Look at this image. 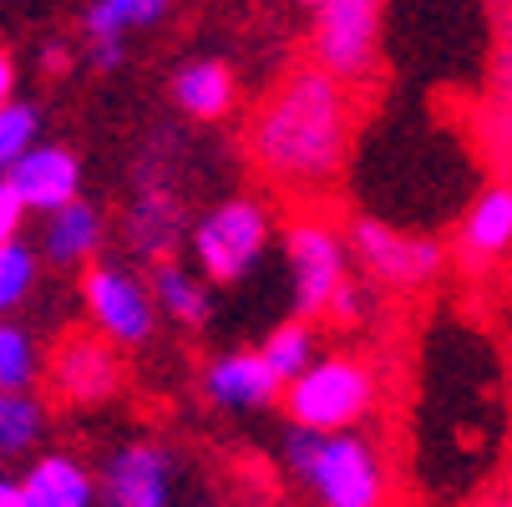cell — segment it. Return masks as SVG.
<instances>
[{
    "label": "cell",
    "mask_w": 512,
    "mask_h": 507,
    "mask_svg": "<svg viewBox=\"0 0 512 507\" xmlns=\"http://www.w3.org/2000/svg\"><path fill=\"white\" fill-rule=\"evenodd\" d=\"M350 132V82L330 77L325 66H300L259 102L249 122V163L289 198H320L345 173Z\"/></svg>",
    "instance_id": "cell-1"
},
{
    "label": "cell",
    "mask_w": 512,
    "mask_h": 507,
    "mask_svg": "<svg viewBox=\"0 0 512 507\" xmlns=\"http://www.w3.org/2000/svg\"><path fill=\"white\" fill-rule=\"evenodd\" d=\"M279 462L289 482H300L325 507H381L391 497L386 462L360 426L315 431V426L289 421L284 442H279Z\"/></svg>",
    "instance_id": "cell-2"
},
{
    "label": "cell",
    "mask_w": 512,
    "mask_h": 507,
    "mask_svg": "<svg viewBox=\"0 0 512 507\" xmlns=\"http://www.w3.org/2000/svg\"><path fill=\"white\" fill-rule=\"evenodd\" d=\"M381 401V376L371 360L330 350L315 355L300 376H289L279 386V406L289 411V421L315 426V431H340V426H360L371 421Z\"/></svg>",
    "instance_id": "cell-3"
},
{
    "label": "cell",
    "mask_w": 512,
    "mask_h": 507,
    "mask_svg": "<svg viewBox=\"0 0 512 507\" xmlns=\"http://www.w3.org/2000/svg\"><path fill=\"white\" fill-rule=\"evenodd\" d=\"M269 244H274V213H269V203H259L249 193L213 203L203 219L188 229L193 264L213 284L249 279L259 269V259L269 254Z\"/></svg>",
    "instance_id": "cell-4"
},
{
    "label": "cell",
    "mask_w": 512,
    "mask_h": 507,
    "mask_svg": "<svg viewBox=\"0 0 512 507\" xmlns=\"http://www.w3.org/2000/svg\"><path fill=\"white\" fill-rule=\"evenodd\" d=\"M284 264H289L295 315L320 320L330 295L350 279V239L325 213H300V219L284 224Z\"/></svg>",
    "instance_id": "cell-5"
},
{
    "label": "cell",
    "mask_w": 512,
    "mask_h": 507,
    "mask_svg": "<svg viewBox=\"0 0 512 507\" xmlns=\"http://www.w3.org/2000/svg\"><path fill=\"white\" fill-rule=\"evenodd\" d=\"M345 239H350V259L365 269V279L381 289H396V295H421L447 269V249L436 239L406 234L386 219H355Z\"/></svg>",
    "instance_id": "cell-6"
},
{
    "label": "cell",
    "mask_w": 512,
    "mask_h": 507,
    "mask_svg": "<svg viewBox=\"0 0 512 507\" xmlns=\"http://www.w3.org/2000/svg\"><path fill=\"white\" fill-rule=\"evenodd\" d=\"M310 56L340 82H371L381 61V16L386 0H310Z\"/></svg>",
    "instance_id": "cell-7"
},
{
    "label": "cell",
    "mask_w": 512,
    "mask_h": 507,
    "mask_svg": "<svg viewBox=\"0 0 512 507\" xmlns=\"http://www.w3.org/2000/svg\"><path fill=\"white\" fill-rule=\"evenodd\" d=\"M82 310L97 335H107L117 350H137L158 335V305L142 274L127 264H107L102 254L82 264Z\"/></svg>",
    "instance_id": "cell-8"
},
{
    "label": "cell",
    "mask_w": 512,
    "mask_h": 507,
    "mask_svg": "<svg viewBox=\"0 0 512 507\" xmlns=\"http://www.w3.org/2000/svg\"><path fill=\"white\" fill-rule=\"evenodd\" d=\"M41 371H46L56 401H66V406H107L127 386L122 350L107 335H97V330L66 335L51 350V366H41Z\"/></svg>",
    "instance_id": "cell-9"
},
{
    "label": "cell",
    "mask_w": 512,
    "mask_h": 507,
    "mask_svg": "<svg viewBox=\"0 0 512 507\" xmlns=\"http://www.w3.org/2000/svg\"><path fill=\"white\" fill-rule=\"evenodd\" d=\"M97 497L112 507H168L178 497V457L158 442H127L102 462Z\"/></svg>",
    "instance_id": "cell-10"
},
{
    "label": "cell",
    "mask_w": 512,
    "mask_h": 507,
    "mask_svg": "<svg viewBox=\"0 0 512 507\" xmlns=\"http://www.w3.org/2000/svg\"><path fill=\"white\" fill-rule=\"evenodd\" d=\"M198 391L213 411H229V416H259V411L279 406V376L264 366L259 350L213 355L198 376Z\"/></svg>",
    "instance_id": "cell-11"
},
{
    "label": "cell",
    "mask_w": 512,
    "mask_h": 507,
    "mask_svg": "<svg viewBox=\"0 0 512 507\" xmlns=\"http://www.w3.org/2000/svg\"><path fill=\"white\" fill-rule=\"evenodd\" d=\"M122 239L137 259H168L178 254V244L188 239L183 224V203L173 193V183H153V178H137V193L122 208Z\"/></svg>",
    "instance_id": "cell-12"
},
{
    "label": "cell",
    "mask_w": 512,
    "mask_h": 507,
    "mask_svg": "<svg viewBox=\"0 0 512 507\" xmlns=\"http://www.w3.org/2000/svg\"><path fill=\"white\" fill-rule=\"evenodd\" d=\"M0 178L11 183V193L21 198L26 213H51L56 203L82 193V158L71 148H61V142H41L36 137Z\"/></svg>",
    "instance_id": "cell-13"
},
{
    "label": "cell",
    "mask_w": 512,
    "mask_h": 507,
    "mask_svg": "<svg viewBox=\"0 0 512 507\" xmlns=\"http://www.w3.org/2000/svg\"><path fill=\"white\" fill-rule=\"evenodd\" d=\"M46 219V229H41V244H36V254H41V264H51V269H82V264H92L102 249H107V234H112V224H107V213L92 203V198H66V203H56L51 213H41Z\"/></svg>",
    "instance_id": "cell-14"
},
{
    "label": "cell",
    "mask_w": 512,
    "mask_h": 507,
    "mask_svg": "<svg viewBox=\"0 0 512 507\" xmlns=\"http://www.w3.org/2000/svg\"><path fill=\"white\" fill-rule=\"evenodd\" d=\"M457 259L467 269H497L512 259V183H492L477 193L457 229Z\"/></svg>",
    "instance_id": "cell-15"
},
{
    "label": "cell",
    "mask_w": 512,
    "mask_h": 507,
    "mask_svg": "<svg viewBox=\"0 0 512 507\" xmlns=\"http://www.w3.org/2000/svg\"><path fill=\"white\" fill-rule=\"evenodd\" d=\"M168 97L183 117L193 122H224L234 107H239V77H234V66L229 61H218V56H193L173 71V82H168Z\"/></svg>",
    "instance_id": "cell-16"
},
{
    "label": "cell",
    "mask_w": 512,
    "mask_h": 507,
    "mask_svg": "<svg viewBox=\"0 0 512 507\" xmlns=\"http://www.w3.org/2000/svg\"><path fill=\"white\" fill-rule=\"evenodd\" d=\"M21 502L26 507H92L97 472L71 452H46L21 472Z\"/></svg>",
    "instance_id": "cell-17"
},
{
    "label": "cell",
    "mask_w": 512,
    "mask_h": 507,
    "mask_svg": "<svg viewBox=\"0 0 512 507\" xmlns=\"http://www.w3.org/2000/svg\"><path fill=\"white\" fill-rule=\"evenodd\" d=\"M148 289H153V305H158V320H173L183 330H203L213 320V295H208V279L188 264H178L173 254L168 259H153V274H148Z\"/></svg>",
    "instance_id": "cell-18"
},
{
    "label": "cell",
    "mask_w": 512,
    "mask_h": 507,
    "mask_svg": "<svg viewBox=\"0 0 512 507\" xmlns=\"http://www.w3.org/2000/svg\"><path fill=\"white\" fill-rule=\"evenodd\" d=\"M173 11V0H87L82 36H112L127 41L132 31H153Z\"/></svg>",
    "instance_id": "cell-19"
},
{
    "label": "cell",
    "mask_w": 512,
    "mask_h": 507,
    "mask_svg": "<svg viewBox=\"0 0 512 507\" xmlns=\"http://www.w3.org/2000/svg\"><path fill=\"white\" fill-rule=\"evenodd\" d=\"M46 437V401L31 391H0V457H26Z\"/></svg>",
    "instance_id": "cell-20"
},
{
    "label": "cell",
    "mask_w": 512,
    "mask_h": 507,
    "mask_svg": "<svg viewBox=\"0 0 512 507\" xmlns=\"http://www.w3.org/2000/svg\"><path fill=\"white\" fill-rule=\"evenodd\" d=\"M259 355H264V366L279 376V386L289 381V376H300L310 360L320 355V330H315V320H284V325H274L269 335H264V345H259Z\"/></svg>",
    "instance_id": "cell-21"
},
{
    "label": "cell",
    "mask_w": 512,
    "mask_h": 507,
    "mask_svg": "<svg viewBox=\"0 0 512 507\" xmlns=\"http://www.w3.org/2000/svg\"><path fill=\"white\" fill-rule=\"evenodd\" d=\"M41 284V254L21 234L0 244V315H16Z\"/></svg>",
    "instance_id": "cell-22"
},
{
    "label": "cell",
    "mask_w": 512,
    "mask_h": 507,
    "mask_svg": "<svg viewBox=\"0 0 512 507\" xmlns=\"http://www.w3.org/2000/svg\"><path fill=\"white\" fill-rule=\"evenodd\" d=\"M41 381V345L26 325L0 315V391H31Z\"/></svg>",
    "instance_id": "cell-23"
},
{
    "label": "cell",
    "mask_w": 512,
    "mask_h": 507,
    "mask_svg": "<svg viewBox=\"0 0 512 507\" xmlns=\"http://www.w3.org/2000/svg\"><path fill=\"white\" fill-rule=\"evenodd\" d=\"M36 137H41V107L11 97L6 107H0V173H6Z\"/></svg>",
    "instance_id": "cell-24"
},
{
    "label": "cell",
    "mask_w": 512,
    "mask_h": 507,
    "mask_svg": "<svg viewBox=\"0 0 512 507\" xmlns=\"http://www.w3.org/2000/svg\"><path fill=\"white\" fill-rule=\"evenodd\" d=\"M320 320H330V325H365L371 320V289H365L360 279H345L335 295H330V305H325V315Z\"/></svg>",
    "instance_id": "cell-25"
},
{
    "label": "cell",
    "mask_w": 512,
    "mask_h": 507,
    "mask_svg": "<svg viewBox=\"0 0 512 507\" xmlns=\"http://www.w3.org/2000/svg\"><path fill=\"white\" fill-rule=\"evenodd\" d=\"M87 61H92V71H122V61H127V41L87 36Z\"/></svg>",
    "instance_id": "cell-26"
},
{
    "label": "cell",
    "mask_w": 512,
    "mask_h": 507,
    "mask_svg": "<svg viewBox=\"0 0 512 507\" xmlns=\"http://www.w3.org/2000/svg\"><path fill=\"white\" fill-rule=\"evenodd\" d=\"M21 229H26V208H21V198L11 193V183L0 178V244L16 239Z\"/></svg>",
    "instance_id": "cell-27"
},
{
    "label": "cell",
    "mask_w": 512,
    "mask_h": 507,
    "mask_svg": "<svg viewBox=\"0 0 512 507\" xmlns=\"http://www.w3.org/2000/svg\"><path fill=\"white\" fill-rule=\"evenodd\" d=\"M16 82H21V71H16V56L0 46V107H6L16 97Z\"/></svg>",
    "instance_id": "cell-28"
},
{
    "label": "cell",
    "mask_w": 512,
    "mask_h": 507,
    "mask_svg": "<svg viewBox=\"0 0 512 507\" xmlns=\"http://www.w3.org/2000/svg\"><path fill=\"white\" fill-rule=\"evenodd\" d=\"M71 66V51L61 46V41H51V46H41V71L46 77H61V71Z\"/></svg>",
    "instance_id": "cell-29"
},
{
    "label": "cell",
    "mask_w": 512,
    "mask_h": 507,
    "mask_svg": "<svg viewBox=\"0 0 512 507\" xmlns=\"http://www.w3.org/2000/svg\"><path fill=\"white\" fill-rule=\"evenodd\" d=\"M0 507H26V502H21V482L0 477Z\"/></svg>",
    "instance_id": "cell-30"
},
{
    "label": "cell",
    "mask_w": 512,
    "mask_h": 507,
    "mask_svg": "<svg viewBox=\"0 0 512 507\" xmlns=\"http://www.w3.org/2000/svg\"><path fill=\"white\" fill-rule=\"evenodd\" d=\"M497 11H502V26H507V36H512V0H497Z\"/></svg>",
    "instance_id": "cell-31"
}]
</instances>
